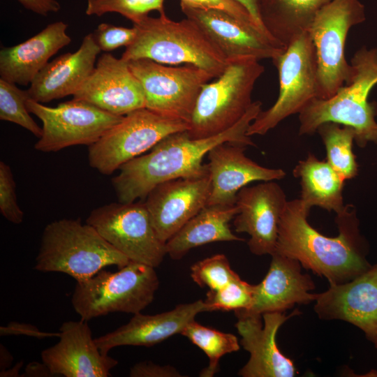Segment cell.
Listing matches in <instances>:
<instances>
[{
  "mask_svg": "<svg viewBox=\"0 0 377 377\" xmlns=\"http://www.w3.org/2000/svg\"><path fill=\"white\" fill-rule=\"evenodd\" d=\"M310 210L300 198L288 200L279 224L275 252L297 260L303 268L325 277L330 285L351 281L371 267L367 259L369 245L360 232L353 205L336 214L339 234L334 237L309 224Z\"/></svg>",
  "mask_w": 377,
  "mask_h": 377,
  "instance_id": "cell-1",
  "label": "cell"
},
{
  "mask_svg": "<svg viewBox=\"0 0 377 377\" xmlns=\"http://www.w3.org/2000/svg\"><path fill=\"white\" fill-rule=\"evenodd\" d=\"M267 274L258 284L253 285V299L246 310L235 311L263 316L269 312H285L295 304L315 302L317 293L311 291L315 283L308 274L302 272L300 262L274 252Z\"/></svg>",
  "mask_w": 377,
  "mask_h": 377,
  "instance_id": "cell-21",
  "label": "cell"
},
{
  "mask_svg": "<svg viewBox=\"0 0 377 377\" xmlns=\"http://www.w3.org/2000/svg\"><path fill=\"white\" fill-rule=\"evenodd\" d=\"M272 61L279 72V96L250 124L246 133L250 137L266 134L318 97L316 60L309 31L292 40Z\"/></svg>",
  "mask_w": 377,
  "mask_h": 377,
  "instance_id": "cell-9",
  "label": "cell"
},
{
  "mask_svg": "<svg viewBox=\"0 0 377 377\" xmlns=\"http://www.w3.org/2000/svg\"><path fill=\"white\" fill-rule=\"evenodd\" d=\"M73 98L88 102L118 116L145 108L142 87L128 61L110 53L101 55L91 73Z\"/></svg>",
  "mask_w": 377,
  "mask_h": 377,
  "instance_id": "cell-19",
  "label": "cell"
},
{
  "mask_svg": "<svg viewBox=\"0 0 377 377\" xmlns=\"http://www.w3.org/2000/svg\"><path fill=\"white\" fill-rule=\"evenodd\" d=\"M191 276L198 286L217 290L239 276L231 269L225 255L216 254L194 263Z\"/></svg>",
  "mask_w": 377,
  "mask_h": 377,
  "instance_id": "cell-33",
  "label": "cell"
},
{
  "mask_svg": "<svg viewBox=\"0 0 377 377\" xmlns=\"http://www.w3.org/2000/svg\"><path fill=\"white\" fill-rule=\"evenodd\" d=\"M295 309L290 314L269 312L261 316L235 313V327L241 336L240 344L249 352L248 362L239 371L242 377H293L297 374L292 360L279 350L276 336L280 327L289 318L300 315Z\"/></svg>",
  "mask_w": 377,
  "mask_h": 377,
  "instance_id": "cell-16",
  "label": "cell"
},
{
  "mask_svg": "<svg viewBox=\"0 0 377 377\" xmlns=\"http://www.w3.org/2000/svg\"><path fill=\"white\" fill-rule=\"evenodd\" d=\"M92 34L101 50L108 52L121 46H129L136 37L137 29L134 26L127 28L101 23Z\"/></svg>",
  "mask_w": 377,
  "mask_h": 377,
  "instance_id": "cell-36",
  "label": "cell"
},
{
  "mask_svg": "<svg viewBox=\"0 0 377 377\" xmlns=\"http://www.w3.org/2000/svg\"><path fill=\"white\" fill-rule=\"evenodd\" d=\"M128 65L142 87L145 108L188 124L202 86L215 78L193 65L170 67L147 59Z\"/></svg>",
  "mask_w": 377,
  "mask_h": 377,
  "instance_id": "cell-12",
  "label": "cell"
},
{
  "mask_svg": "<svg viewBox=\"0 0 377 377\" xmlns=\"http://www.w3.org/2000/svg\"><path fill=\"white\" fill-rule=\"evenodd\" d=\"M28 98L27 90L0 78V119L16 124L39 138L42 128L30 115L26 105Z\"/></svg>",
  "mask_w": 377,
  "mask_h": 377,
  "instance_id": "cell-31",
  "label": "cell"
},
{
  "mask_svg": "<svg viewBox=\"0 0 377 377\" xmlns=\"http://www.w3.org/2000/svg\"><path fill=\"white\" fill-rule=\"evenodd\" d=\"M186 17L193 21L230 62L244 59H274L284 48L230 14L180 2Z\"/></svg>",
  "mask_w": 377,
  "mask_h": 377,
  "instance_id": "cell-15",
  "label": "cell"
},
{
  "mask_svg": "<svg viewBox=\"0 0 377 377\" xmlns=\"http://www.w3.org/2000/svg\"><path fill=\"white\" fill-rule=\"evenodd\" d=\"M131 377H182L178 370L170 365H159L150 361L134 364L130 369Z\"/></svg>",
  "mask_w": 377,
  "mask_h": 377,
  "instance_id": "cell-38",
  "label": "cell"
},
{
  "mask_svg": "<svg viewBox=\"0 0 377 377\" xmlns=\"http://www.w3.org/2000/svg\"><path fill=\"white\" fill-rule=\"evenodd\" d=\"M134 41L121 59H147L163 64L193 65L219 77L229 63L206 34L191 20L169 19L165 12L137 24Z\"/></svg>",
  "mask_w": 377,
  "mask_h": 377,
  "instance_id": "cell-4",
  "label": "cell"
},
{
  "mask_svg": "<svg viewBox=\"0 0 377 377\" xmlns=\"http://www.w3.org/2000/svg\"><path fill=\"white\" fill-rule=\"evenodd\" d=\"M325 147L327 161L345 180L357 175L358 164L353 151L355 130L334 122L323 123L316 131Z\"/></svg>",
  "mask_w": 377,
  "mask_h": 377,
  "instance_id": "cell-29",
  "label": "cell"
},
{
  "mask_svg": "<svg viewBox=\"0 0 377 377\" xmlns=\"http://www.w3.org/2000/svg\"><path fill=\"white\" fill-rule=\"evenodd\" d=\"M205 301L199 300L180 304L173 309L154 314H133L126 324L94 339L104 354L113 348L123 346L150 347L168 338L181 334L186 325L200 313L209 312Z\"/></svg>",
  "mask_w": 377,
  "mask_h": 377,
  "instance_id": "cell-23",
  "label": "cell"
},
{
  "mask_svg": "<svg viewBox=\"0 0 377 377\" xmlns=\"http://www.w3.org/2000/svg\"><path fill=\"white\" fill-rule=\"evenodd\" d=\"M189 124L160 114L147 108L135 110L89 146L91 168L111 175L128 161L150 150L165 137L188 131Z\"/></svg>",
  "mask_w": 377,
  "mask_h": 377,
  "instance_id": "cell-10",
  "label": "cell"
},
{
  "mask_svg": "<svg viewBox=\"0 0 377 377\" xmlns=\"http://www.w3.org/2000/svg\"><path fill=\"white\" fill-rule=\"evenodd\" d=\"M26 9L36 14L47 16L50 13H57L61 9L57 0H17Z\"/></svg>",
  "mask_w": 377,
  "mask_h": 377,
  "instance_id": "cell-40",
  "label": "cell"
},
{
  "mask_svg": "<svg viewBox=\"0 0 377 377\" xmlns=\"http://www.w3.org/2000/svg\"><path fill=\"white\" fill-rule=\"evenodd\" d=\"M332 0H260L262 22L283 48L307 31L316 13Z\"/></svg>",
  "mask_w": 377,
  "mask_h": 377,
  "instance_id": "cell-28",
  "label": "cell"
},
{
  "mask_svg": "<svg viewBox=\"0 0 377 377\" xmlns=\"http://www.w3.org/2000/svg\"><path fill=\"white\" fill-rule=\"evenodd\" d=\"M253 293V285L239 276L219 290H209L204 301L209 311L246 310L251 304Z\"/></svg>",
  "mask_w": 377,
  "mask_h": 377,
  "instance_id": "cell-34",
  "label": "cell"
},
{
  "mask_svg": "<svg viewBox=\"0 0 377 377\" xmlns=\"http://www.w3.org/2000/svg\"><path fill=\"white\" fill-rule=\"evenodd\" d=\"M350 64L354 72L348 84L330 98H313L298 114L300 135L314 134L322 124L334 122L352 127L360 147L377 145V104L368 100L377 84V48L361 47Z\"/></svg>",
  "mask_w": 377,
  "mask_h": 377,
  "instance_id": "cell-3",
  "label": "cell"
},
{
  "mask_svg": "<svg viewBox=\"0 0 377 377\" xmlns=\"http://www.w3.org/2000/svg\"><path fill=\"white\" fill-rule=\"evenodd\" d=\"M101 49L93 34L86 35L74 52H67L49 61L27 89L29 98L45 103L74 95L94 70Z\"/></svg>",
  "mask_w": 377,
  "mask_h": 377,
  "instance_id": "cell-24",
  "label": "cell"
},
{
  "mask_svg": "<svg viewBox=\"0 0 377 377\" xmlns=\"http://www.w3.org/2000/svg\"><path fill=\"white\" fill-rule=\"evenodd\" d=\"M163 2L164 0H87L85 13L96 16L117 13L137 24L152 10L164 13Z\"/></svg>",
  "mask_w": 377,
  "mask_h": 377,
  "instance_id": "cell-32",
  "label": "cell"
},
{
  "mask_svg": "<svg viewBox=\"0 0 377 377\" xmlns=\"http://www.w3.org/2000/svg\"><path fill=\"white\" fill-rule=\"evenodd\" d=\"M181 334L200 348L209 359L208 365L200 374L201 377H212L219 370L221 357L240 348L234 334L203 326L195 320L186 325Z\"/></svg>",
  "mask_w": 377,
  "mask_h": 377,
  "instance_id": "cell-30",
  "label": "cell"
},
{
  "mask_svg": "<svg viewBox=\"0 0 377 377\" xmlns=\"http://www.w3.org/2000/svg\"><path fill=\"white\" fill-rule=\"evenodd\" d=\"M24 374L23 376H54L49 367L43 362V363L30 362L27 365Z\"/></svg>",
  "mask_w": 377,
  "mask_h": 377,
  "instance_id": "cell-42",
  "label": "cell"
},
{
  "mask_svg": "<svg viewBox=\"0 0 377 377\" xmlns=\"http://www.w3.org/2000/svg\"><path fill=\"white\" fill-rule=\"evenodd\" d=\"M262 103L253 101L245 114L229 129L206 138H191L186 131L170 134L119 168L112 179L119 202L128 203L145 199L157 184L174 179L202 176L209 172L203 158L215 146L230 142L256 147L247 135L252 121L262 110Z\"/></svg>",
  "mask_w": 377,
  "mask_h": 377,
  "instance_id": "cell-2",
  "label": "cell"
},
{
  "mask_svg": "<svg viewBox=\"0 0 377 377\" xmlns=\"http://www.w3.org/2000/svg\"><path fill=\"white\" fill-rule=\"evenodd\" d=\"M13 360V357L4 346H0V369L4 371L10 368Z\"/></svg>",
  "mask_w": 377,
  "mask_h": 377,
  "instance_id": "cell-43",
  "label": "cell"
},
{
  "mask_svg": "<svg viewBox=\"0 0 377 377\" xmlns=\"http://www.w3.org/2000/svg\"><path fill=\"white\" fill-rule=\"evenodd\" d=\"M68 24L51 23L27 40L0 51V77L15 84H31L59 50L71 42Z\"/></svg>",
  "mask_w": 377,
  "mask_h": 377,
  "instance_id": "cell-25",
  "label": "cell"
},
{
  "mask_svg": "<svg viewBox=\"0 0 377 377\" xmlns=\"http://www.w3.org/2000/svg\"><path fill=\"white\" fill-rule=\"evenodd\" d=\"M0 334L1 336L8 334H24L40 339L50 337H59V332L50 333L41 332L31 325L17 323H10L7 326H1L0 328Z\"/></svg>",
  "mask_w": 377,
  "mask_h": 377,
  "instance_id": "cell-39",
  "label": "cell"
},
{
  "mask_svg": "<svg viewBox=\"0 0 377 377\" xmlns=\"http://www.w3.org/2000/svg\"><path fill=\"white\" fill-rule=\"evenodd\" d=\"M314 311L322 320H341L361 330L377 348V263L348 282L317 293Z\"/></svg>",
  "mask_w": 377,
  "mask_h": 377,
  "instance_id": "cell-17",
  "label": "cell"
},
{
  "mask_svg": "<svg viewBox=\"0 0 377 377\" xmlns=\"http://www.w3.org/2000/svg\"><path fill=\"white\" fill-rule=\"evenodd\" d=\"M211 191L209 173L161 182L145 204L159 239L166 243L207 204Z\"/></svg>",
  "mask_w": 377,
  "mask_h": 377,
  "instance_id": "cell-18",
  "label": "cell"
},
{
  "mask_svg": "<svg viewBox=\"0 0 377 377\" xmlns=\"http://www.w3.org/2000/svg\"><path fill=\"white\" fill-rule=\"evenodd\" d=\"M86 322L64 323L59 342L41 352L42 361L54 376L107 377L118 364L100 350Z\"/></svg>",
  "mask_w": 377,
  "mask_h": 377,
  "instance_id": "cell-20",
  "label": "cell"
},
{
  "mask_svg": "<svg viewBox=\"0 0 377 377\" xmlns=\"http://www.w3.org/2000/svg\"><path fill=\"white\" fill-rule=\"evenodd\" d=\"M130 260L91 225L62 219L43 230L34 269L66 274L76 282L87 280L107 266L119 269Z\"/></svg>",
  "mask_w": 377,
  "mask_h": 377,
  "instance_id": "cell-5",
  "label": "cell"
},
{
  "mask_svg": "<svg viewBox=\"0 0 377 377\" xmlns=\"http://www.w3.org/2000/svg\"><path fill=\"white\" fill-rule=\"evenodd\" d=\"M26 105L43 123L42 135L35 144V149L43 152L74 145L90 146L124 117L74 98L53 108L28 98Z\"/></svg>",
  "mask_w": 377,
  "mask_h": 377,
  "instance_id": "cell-13",
  "label": "cell"
},
{
  "mask_svg": "<svg viewBox=\"0 0 377 377\" xmlns=\"http://www.w3.org/2000/svg\"><path fill=\"white\" fill-rule=\"evenodd\" d=\"M22 362H17L15 366L14 367L10 369H7L4 371H1L0 372V376L1 377H6V376H8V377H16V376H20V374H19V371L20 369H21V367H22Z\"/></svg>",
  "mask_w": 377,
  "mask_h": 377,
  "instance_id": "cell-44",
  "label": "cell"
},
{
  "mask_svg": "<svg viewBox=\"0 0 377 377\" xmlns=\"http://www.w3.org/2000/svg\"><path fill=\"white\" fill-rule=\"evenodd\" d=\"M300 179V199L309 209L319 207L338 214L346 205L343 188L345 180L326 161L319 160L313 154L300 161L293 170Z\"/></svg>",
  "mask_w": 377,
  "mask_h": 377,
  "instance_id": "cell-27",
  "label": "cell"
},
{
  "mask_svg": "<svg viewBox=\"0 0 377 377\" xmlns=\"http://www.w3.org/2000/svg\"><path fill=\"white\" fill-rule=\"evenodd\" d=\"M15 188L10 166L0 161V212L8 221L20 224L23 221L24 213L17 204Z\"/></svg>",
  "mask_w": 377,
  "mask_h": 377,
  "instance_id": "cell-35",
  "label": "cell"
},
{
  "mask_svg": "<svg viewBox=\"0 0 377 377\" xmlns=\"http://www.w3.org/2000/svg\"><path fill=\"white\" fill-rule=\"evenodd\" d=\"M241 5H242L249 13L253 18L256 27L267 38L273 40L277 45H279L269 35L266 29L265 28L260 13V0H235Z\"/></svg>",
  "mask_w": 377,
  "mask_h": 377,
  "instance_id": "cell-41",
  "label": "cell"
},
{
  "mask_svg": "<svg viewBox=\"0 0 377 377\" xmlns=\"http://www.w3.org/2000/svg\"><path fill=\"white\" fill-rule=\"evenodd\" d=\"M180 2L201 8L226 12L244 23L256 28L260 32L248 10L235 0H180Z\"/></svg>",
  "mask_w": 377,
  "mask_h": 377,
  "instance_id": "cell-37",
  "label": "cell"
},
{
  "mask_svg": "<svg viewBox=\"0 0 377 377\" xmlns=\"http://www.w3.org/2000/svg\"><path fill=\"white\" fill-rule=\"evenodd\" d=\"M238 211L236 204L206 205L166 242L167 254L179 260L204 244L244 241L232 233L229 225Z\"/></svg>",
  "mask_w": 377,
  "mask_h": 377,
  "instance_id": "cell-26",
  "label": "cell"
},
{
  "mask_svg": "<svg viewBox=\"0 0 377 377\" xmlns=\"http://www.w3.org/2000/svg\"><path fill=\"white\" fill-rule=\"evenodd\" d=\"M158 287L154 267L130 261L117 272L101 269L77 281L71 302L84 321L114 312L135 314L153 302Z\"/></svg>",
  "mask_w": 377,
  "mask_h": 377,
  "instance_id": "cell-6",
  "label": "cell"
},
{
  "mask_svg": "<svg viewBox=\"0 0 377 377\" xmlns=\"http://www.w3.org/2000/svg\"><path fill=\"white\" fill-rule=\"evenodd\" d=\"M288 200L274 181L244 186L236 198L238 213L233 225L237 232L247 233L250 251L256 256L272 255L276 247L279 224Z\"/></svg>",
  "mask_w": 377,
  "mask_h": 377,
  "instance_id": "cell-14",
  "label": "cell"
},
{
  "mask_svg": "<svg viewBox=\"0 0 377 377\" xmlns=\"http://www.w3.org/2000/svg\"><path fill=\"white\" fill-rule=\"evenodd\" d=\"M264 71L254 59L230 62L216 80L202 86L188 135L191 138H206L233 126L251 107L255 83Z\"/></svg>",
  "mask_w": 377,
  "mask_h": 377,
  "instance_id": "cell-7",
  "label": "cell"
},
{
  "mask_svg": "<svg viewBox=\"0 0 377 377\" xmlns=\"http://www.w3.org/2000/svg\"><path fill=\"white\" fill-rule=\"evenodd\" d=\"M246 146L223 142L207 154L211 191L207 205H235L240 189L253 182L283 179L282 169L262 166L247 157Z\"/></svg>",
  "mask_w": 377,
  "mask_h": 377,
  "instance_id": "cell-22",
  "label": "cell"
},
{
  "mask_svg": "<svg viewBox=\"0 0 377 377\" xmlns=\"http://www.w3.org/2000/svg\"><path fill=\"white\" fill-rule=\"evenodd\" d=\"M86 223L93 226L130 261L157 267L167 254L145 202H113L92 210Z\"/></svg>",
  "mask_w": 377,
  "mask_h": 377,
  "instance_id": "cell-11",
  "label": "cell"
},
{
  "mask_svg": "<svg viewBox=\"0 0 377 377\" xmlns=\"http://www.w3.org/2000/svg\"><path fill=\"white\" fill-rule=\"evenodd\" d=\"M364 20L359 0H332L315 15L307 31L316 55L317 98H331L351 80L354 71L346 59V38L351 27Z\"/></svg>",
  "mask_w": 377,
  "mask_h": 377,
  "instance_id": "cell-8",
  "label": "cell"
}]
</instances>
